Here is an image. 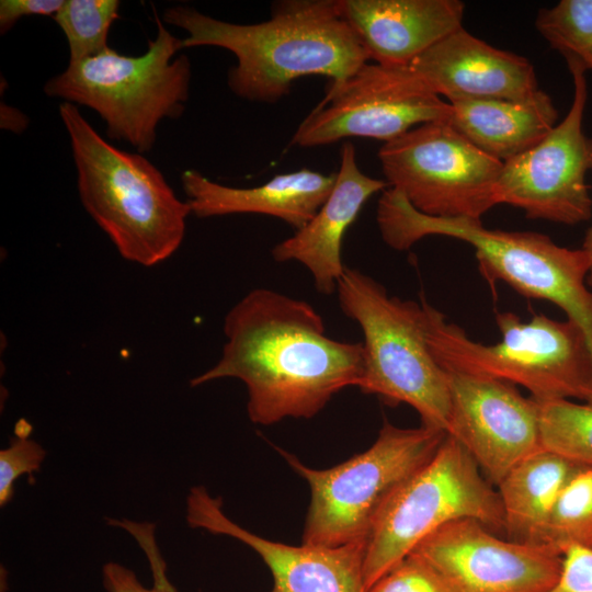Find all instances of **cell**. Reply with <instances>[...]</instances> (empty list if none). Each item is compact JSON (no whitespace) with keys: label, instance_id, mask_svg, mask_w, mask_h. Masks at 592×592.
<instances>
[{"label":"cell","instance_id":"obj_1","mask_svg":"<svg viewBox=\"0 0 592 592\" xmlns=\"http://www.w3.org/2000/svg\"><path fill=\"white\" fill-rule=\"evenodd\" d=\"M224 333L227 341L219 360L190 385L241 380L248 391L247 412L255 424L310 419L335 394L360 384L362 342L328 337L321 315L306 300L254 288L227 312Z\"/></svg>","mask_w":592,"mask_h":592},{"label":"cell","instance_id":"obj_2","mask_svg":"<svg viewBox=\"0 0 592 592\" xmlns=\"http://www.w3.org/2000/svg\"><path fill=\"white\" fill-rule=\"evenodd\" d=\"M162 19L186 32L183 48L231 52L237 64L228 72V87L248 101L276 102L305 76H325L329 88H337L369 60L338 0L277 1L267 21L253 24L221 21L181 4L167 8Z\"/></svg>","mask_w":592,"mask_h":592},{"label":"cell","instance_id":"obj_3","mask_svg":"<svg viewBox=\"0 0 592 592\" xmlns=\"http://www.w3.org/2000/svg\"><path fill=\"white\" fill-rule=\"evenodd\" d=\"M80 201L125 260L157 265L181 246L191 208L143 153L111 145L69 102L59 104Z\"/></svg>","mask_w":592,"mask_h":592},{"label":"cell","instance_id":"obj_4","mask_svg":"<svg viewBox=\"0 0 592 592\" xmlns=\"http://www.w3.org/2000/svg\"><path fill=\"white\" fill-rule=\"evenodd\" d=\"M376 221L384 242L397 251L429 236L470 244L488 281H503L522 296L555 304L583 329L592 348L590 262L582 249L560 247L539 232L488 229L481 219L429 216L394 187L379 197Z\"/></svg>","mask_w":592,"mask_h":592},{"label":"cell","instance_id":"obj_5","mask_svg":"<svg viewBox=\"0 0 592 592\" xmlns=\"http://www.w3.org/2000/svg\"><path fill=\"white\" fill-rule=\"evenodd\" d=\"M421 303L429 350L444 371L520 385L537 401L592 405V348L573 320L539 314L523 321L511 311L498 312L501 340L483 344L424 299Z\"/></svg>","mask_w":592,"mask_h":592},{"label":"cell","instance_id":"obj_6","mask_svg":"<svg viewBox=\"0 0 592 592\" xmlns=\"http://www.w3.org/2000/svg\"><path fill=\"white\" fill-rule=\"evenodd\" d=\"M158 33L139 56L106 50L68 67L44 86L48 96L95 111L107 138L128 143L139 153L150 151L164 118H179L190 95L191 61L178 55L182 39L156 15Z\"/></svg>","mask_w":592,"mask_h":592},{"label":"cell","instance_id":"obj_7","mask_svg":"<svg viewBox=\"0 0 592 592\" xmlns=\"http://www.w3.org/2000/svg\"><path fill=\"white\" fill-rule=\"evenodd\" d=\"M335 293L343 314L363 333L361 391L390 406L406 403L423 425L448 433L447 374L429 350L422 303L389 296L375 278L353 267H345Z\"/></svg>","mask_w":592,"mask_h":592},{"label":"cell","instance_id":"obj_8","mask_svg":"<svg viewBox=\"0 0 592 592\" xmlns=\"http://www.w3.org/2000/svg\"><path fill=\"white\" fill-rule=\"evenodd\" d=\"M474 519L504 532L498 490L465 446L447 434L435 454L385 500L365 539L364 583L368 590L443 525Z\"/></svg>","mask_w":592,"mask_h":592},{"label":"cell","instance_id":"obj_9","mask_svg":"<svg viewBox=\"0 0 592 592\" xmlns=\"http://www.w3.org/2000/svg\"><path fill=\"white\" fill-rule=\"evenodd\" d=\"M446 435L423 424L405 429L385 420L368 449L328 469L310 468L280 451L310 488L303 544L337 547L365 542L388 496L435 454Z\"/></svg>","mask_w":592,"mask_h":592},{"label":"cell","instance_id":"obj_10","mask_svg":"<svg viewBox=\"0 0 592 592\" xmlns=\"http://www.w3.org/2000/svg\"><path fill=\"white\" fill-rule=\"evenodd\" d=\"M385 181L420 213L481 216L496 205L503 162L483 152L448 121L419 125L378 150Z\"/></svg>","mask_w":592,"mask_h":592},{"label":"cell","instance_id":"obj_11","mask_svg":"<svg viewBox=\"0 0 592 592\" xmlns=\"http://www.w3.org/2000/svg\"><path fill=\"white\" fill-rule=\"evenodd\" d=\"M565 59L573 80L571 106L536 146L503 162L494 202L517 207L532 219L573 226L592 216L585 181L592 170V138L582 129L587 68L573 57Z\"/></svg>","mask_w":592,"mask_h":592},{"label":"cell","instance_id":"obj_12","mask_svg":"<svg viewBox=\"0 0 592 592\" xmlns=\"http://www.w3.org/2000/svg\"><path fill=\"white\" fill-rule=\"evenodd\" d=\"M452 106L409 66L365 64L323 100L295 132L292 145L316 147L348 137L391 141L412 128L449 121Z\"/></svg>","mask_w":592,"mask_h":592},{"label":"cell","instance_id":"obj_13","mask_svg":"<svg viewBox=\"0 0 592 592\" xmlns=\"http://www.w3.org/2000/svg\"><path fill=\"white\" fill-rule=\"evenodd\" d=\"M436 569L455 592H546L563 554L547 544L503 539L474 519L452 521L411 553Z\"/></svg>","mask_w":592,"mask_h":592},{"label":"cell","instance_id":"obj_14","mask_svg":"<svg viewBox=\"0 0 592 592\" xmlns=\"http://www.w3.org/2000/svg\"><path fill=\"white\" fill-rule=\"evenodd\" d=\"M452 400L447 434L469 452L491 485L543 448L539 403L515 385L445 371Z\"/></svg>","mask_w":592,"mask_h":592},{"label":"cell","instance_id":"obj_15","mask_svg":"<svg viewBox=\"0 0 592 592\" xmlns=\"http://www.w3.org/2000/svg\"><path fill=\"white\" fill-rule=\"evenodd\" d=\"M221 505V500L212 497L206 488L193 487L186 498L189 525L234 537L251 547L271 570L270 592H367L363 573L365 542L337 547L273 542L232 522Z\"/></svg>","mask_w":592,"mask_h":592},{"label":"cell","instance_id":"obj_16","mask_svg":"<svg viewBox=\"0 0 592 592\" xmlns=\"http://www.w3.org/2000/svg\"><path fill=\"white\" fill-rule=\"evenodd\" d=\"M436 94L462 99L524 101L538 91L533 65L496 48L464 27L447 35L409 65Z\"/></svg>","mask_w":592,"mask_h":592},{"label":"cell","instance_id":"obj_17","mask_svg":"<svg viewBox=\"0 0 592 592\" xmlns=\"http://www.w3.org/2000/svg\"><path fill=\"white\" fill-rule=\"evenodd\" d=\"M369 59L384 66H409L437 42L463 27L458 0H338Z\"/></svg>","mask_w":592,"mask_h":592},{"label":"cell","instance_id":"obj_18","mask_svg":"<svg viewBox=\"0 0 592 592\" xmlns=\"http://www.w3.org/2000/svg\"><path fill=\"white\" fill-rule=\"evenodd\" d=\"M388 187L385 180L361 171L354 146L345 143L331 193L307 225L272 249L273 259L299 262L311 274L316 289L332 295L346 267L341 257L345 231L368 198Z\"/></svg>","mask_w":592,"mask_h":592},{"label":"cell","instance_id":"obj_19","mask_svg":"<svg viewBox=\"0 0 592 592\" xmlns=\"http://www.w3.org/2000/svg\"><path fill=\"white\" fill-rule=\"evenodd\" d=\"M181 183L191 213L200 218L261 214L280 218L296 230L307 225L331 193L335 173L300 169L273 177L260 186L231 187L187 169Z\"/></svg>","mask_w":592,"mask_h":592},{"label":"cell","instance_id":"obj_20","mask_svg":"<svg viewBox=\"0 0 592 592\" xmlns=\"http://www.w3.org/2000/svg\"><path fill=\"white\" fill-rule=\"evenodd\" d=\"M449 104V124L480 150L502 162L536 146L558 117L553 100L542 90L524 101L462 99Z\"/></svg>","mask_w":592,"mask_h":592},{"label":"cell","instance_id":"obj_21","mask_svg":"<svg viewBox=\"0 0 592 592\" xmlns=\"http://www.w3.org/2000/svg\"><path fill=\"white\" fill-rule=\"evenodd\" d=\"M579 466L542 448L508 473L497 486L508 539L544 544L558 496Z\"/></svg>","mask_w":592,"mask_h":592},{"label":"cell","instance_id":"obj_22","mask_svg":"<svg viewBox=\"0 0 592 592\" xmlns=\"http://www.w3.org/2000/svg\"><path fill=\"white\" fill-rule=\"evenodd\" d=\"M538 403L543 448L592 466V405L568 399Z\"/></svg>","mask_w":592,"mask_h":592},{"label":"cell","instance_id":"obj_23","mask_svg":"<svg viewBox=\"0 0 592 592\" xmlns=\"http://www.w3.org/2000/svg\"><path fill=\"white\" fill-rule=\"evenodd\" d=\"M544 544L562 554L573 545L592 549V466H579L562 488Z\"/></svg>","mask_w":592,"mask_h":592},{"label":"cell","instance_id":"obj_24","mask_svg":"<svg viewBox=\"0 0 592 592\" xmlns=\"http://www.w3.org/2000/svg\"><path fill=\"white\" fill-rule=\"evenodd\" d=\"M117 0H66L54 16L65 34L69 61L93 57L109 47L107 37L118 18Z\"/></svg>","mask_w":592,"mask_h":592},{"label":"cell","instance_id":"obj_25","mask_svg":"<svg viewBox=\"0 0 592 592\" xmlns=\"http://www.w3.org/2000/svg\"><path fill=\"white\" fill-rule=\"evenodd\" d=\"M535 26L551 48L592 70V0H561L542 9Z\"/></svg>","mask_w":592,"mask_h":592},{"label":"cell","instance_id":"obj_26","mask_svg":"<svg viewBox=\"0 0 592 592\" xmlns=\"http://www.w3.org/2000/svg\"><path fill=\"white\" fill-rule=\"evenodd\" d=\"M109 524L129 533L146 554L153 574V587L145 588L136 574L121 563L110 561L102 568V581L107 592H175L166 574L163 558L156 544L155 526L126 519H110Z\"/></svg>","mask_w":592,"mask_h":592},{"label":"cell","instance_id":"obj_27","mask_svg":"<svg viewBox=\"0 0 592 592\" xmlns=\"http://www.w3.org/2000/svg\"><path fill=\"white\" fill-rule=\"evenodd\" d=\"M367 592H455L430 563L410 554L378 579Z\"/></svg>","mask_w":592,"mask_h":592},{"label":"cell","instance_id":"obj_28","mask_svg":"<svg viewBox=\"0 0 592 592\" xmlns=\"http://www.w3.org/2000/svg\"><path fill=\"white\" fill-rule=\"evenodd\" d=\"M24 420L20 421L21 431L10 444L0 451V505L11 501L14 493V482L22 475L32 480L33 474L39 470L46 456L45 449L24 433Z\"/></svg>","mask_w":592,"mask_h":592},{"label":"cell","instance_id":"obj_29","mask_svg":"<svg viewBox=\"0 0 592 592\" xmlns=\"http://www.w3.org/2000/svg\"><path fill=\"white\" fill-rule=\"evenodd\" d=\"M546 592H592V549L569 546L557 582Z\"/></svg>","mask_w":592,"mask_h":592},{"label":"cell","instance_id":"obj_30","mask_svg":"<svg viewBox=\"0 0 592 592\" xmlns=\"http://www.w3.org/2000/svg\"><path fill=\"white\" fill-rule=\"evenodd\" d=\"M64 2V0H1L0 33H8L24 16L49 15L54 18Z\"/></svg>","mask_w":592,"mask_h":592},{"label":"cell","instance_id":"obj_31","mask_svg":"<svg viewBox=\"0 0 592 592\" xmlns=\"http://www.w3.org/2000/svg\"><path fill=\"white\" fill-rule=\"evenodd\" d=\"M29 117L20 110L8 105L5 102L0 103V127L5 130L21 134L29 126Z\"/></svg>","mask_w":592,"mask_h":592},{"label":"cell","instance_id":"obj_32","mask_svg":"<svg viewBox=\"0 0 592 592\" xmlns=\"http://www.w3.org/2000/svg\"><path fill=\"white\" fill-rule=\"evenodd\" d=\"M581 249L587 253L589 258L590 269H589L587 283H588V286L592 287V225L588 228L585 232Z\"/></svg>","mask_w":592,"mask_h":592}]
</instances>
